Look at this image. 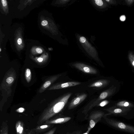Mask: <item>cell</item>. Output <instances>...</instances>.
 Segmentation results:
<instances>
[{
	"label": "cell",
	"mask_w": 134,
	"mask_h": 134,
	"mask_svg": "<svg viewBox=\"0 0 134 134\" xmlns=\"http://www.w3.org/2000/svg\"><path fill=\"white\" fill-rule=\"evenodd\" d=\"M48 24V22L46 20H43L42 21L41 23V25L42 26H46Z\"/></svg>",
	"instance_id": "83f0119b"
},
{
	"label": "cell",
	"mask_w": 134,
	"mask_h": 134,
	"mask_svg": "<svg viewBox=\"0 0 134 134\" xmlns=\"http://www.w3.org/2000/svg\"><path fill=\"white\" fill-rule=\"evenodd\" d=\"M105 115L104 113L100 110H96L92 112L89 117V126L86 132L88 133L96 124L101 120L102 118L104 117Z\"/></svg>",
	"instance_id": "8992f818"
},
{
	"label": "cell",
	"mask_w": 134,
	"mask_h": 134,
	"mask_svg": "<svg viewBox=\"0 0 134 134\" xmlns=\"http://www.w3.org/2000/svg\"><path fill=\"white\" fill-rule=\"evenodd\" d=\"M128 58L132 66L134 69V54L130 52L128 55Z\"/></svg>",
	"instance_id": "44dd1931"
},
{
	"label": "cell",
	"mask_w": 134,
	"mask_h": 134,
	"mask_svg": "<svg viewBox=\"0 0 134 134\" xmlns=\"http://www.w3.org/2000/svg\"><path fill=\"white\" fill-rule=\"evenodd\" d=\"M36 51L37 53L38 54H41L43 52L41 48H37Z\"/></svg>",
	"instance_id": "f1b7e54d"
},
{
	"label": "cell",
	"mask_w": 134,
	"mask_h": 134,
	"mask_svg": "<svg viewBox=\"0 0 134 134\" xmlns=\"http://www.w3.org/2000/svg\"><path fill=\"white\" fill-rule=\"evenodd\" d=\"M81 84L80 82L70 81L63 83L55 84L50 87L47 90H52L61 89L79 85Z\"/></svg>",
	"instance_id": "9c48e42d"
},
{
	"label": "cell",
	"mask_w": 134,
	"mask_h": 134,
	"mask_svg": "<svg viewBox=\"0 0 134 134\" xmlns=\"http://www.w3.org/2000/svg\"><path fill=\"white\" fill-rule=\"evenodd\" d=\"M105 1L109 5L115 4L116 3V1L114 0H105Z\"/></svg>",
	"instance_id": "603a6c76"
},
{
	"label": "cell",
	"mask_w": 134,
	"mask_h": 134,
	"mask_svg": "<svg viewBox=\"0 0 134 134\" xmlns=\"http://www.w3.org/2000/svg\"><path fill=\"white\" fill-rule=\"evenodd\" d=\"M17 134H24V126L23 122L20 120L17 121L15 125Z\"/></svg>",
	"instance_id": "e0dca14e"
},
{
	"label": "cell",
	"mask_w": 134,
	"mask_h": 134,
	"mask_svg": "<svg viewBox=\"0 0 134 134\" xmlns=\"http://www.w3.org/2000/svg\"><path fill=\"white\" fill-rule=\"evenodd\" d=\"M1 2L2 5L3 7L6 6L7 4V1L5 0H1Z\"/></svg>",
	"instance_id": "f546056e"
},
{
	"label": "cell",
	"mask_w": 134,
	"mask_h": 134,
	"mask_svg": "<svg viewBox=\"0 0 134 134\" xmlns=\"http://www.w3.org/2000/svg\"><path fill=\"white\" fill-rule=\"evenodd\" d=\"M25 76L27 82L29 83L31 79V73L30 70L29 68H27L25 71Z\"/></svg>",
	"instance_id": "d6986e66"
},
{
	"label": "cell",
	"mask_w": 134,
	"mask_h": 134,
	"mask_svg": "<svg viewBox=\"0 0 134 134\" xmlns=\"http://www.w3.org/2000/svg\"><path fill=\"white\" fill-rule=\"evenodd\" d=\"M109 102V101L107 100H103L100 102L97 106L103 107L107 105Z\"/></svg>",
	"instance_id": "7402d4cb"
},
{
	"label": "cell",
	"mask_w": 134,
	"mask_h": 134,
	"mask_svg": "<svg viewBox=\"0 0 134 134\" xmlns=\"http://www.w3.org/2000/svg\"><path fill=\"white\" fill-rule=\"evenodd\" d=\"M1 48H0V51L1 52Z\"/></svg>",
	"instance_id": "836d02e7"
},
{
	"label": "cell",
	"mask_w": 134,
	"mask_h": 134,
	"mask_svg": "<svg viewBox=\"0 0 134 134\" xmlns=\"http://www.w3.org/2000/svg\"><path fill=\"white\" fill-rule=\"evenodd\" d=\"M117 107L131 109L133 107V105L130 102L126 101H122L118 102L116 104Z\"/></svg>",
	"instance_id": "2e32d148"
},
{
	"label": "cell",
	"mask_w": 134,
	"mask_h": 134,
	"mask_svg": "<svg viewBox=\"0 0 134 134\" xmlns=\"http://www.w3.org/2000/svg\"><path fill=\"white\" fill-rule=\"evenodd\" d=\"M125 2L128 5H132L134 2V0H126L125 1Z\"/></svg>",
	"instance_id": "484cf974"
},
{
	"label": "cell",
	"mask_w": 134,
	"mask_h": 134,
	"mask_svg": "<svg viewBox=\"0 0 134 134\" xmlns=\"http://www.w3.org/2000/svg\"><path fill=\"white\" fill-rule=\"evenodd\" d=\"M16 77L15 72L10 71L7 73L3 79L1 85L2 88L5 89L8 94L11 93L12 91L10 87L14 81Z\"/></svg>",
	"instance_id": "5b68a950"
},
{
	"label": "cell",
	"mask_w": 134,
	"mask_h": 134,
	"mask_svg": "<svg viewBox=\"0 0 134 134\" xmlns=\"http://www.w3.org/2000/svg\"><path fill=\"white\" fill-rule=\"evenodd\" d=\"M76 42L79 48L85 54L98 63H100L98 52L96 48L90 42L88 38L80 34H75Z\"/></svg>",
	"instance_id": "7a4b0ae2"
},
{
	"label": "cell",
	"mask_w": 134,
	"mask_h": 134,
	"mask_svg": "<svg viewBox=\"0 0 134 134\" xmlns=\"http://www.w3.org/2000/svg\"><path fill=\"white\" fill-rule=\"evenodd\" d=\"M22 41L21 38H19L17 40V43L18 44H20L22 43Z\"/></svg>",
	"instance_id": "1f68e13d"
},
{
	"label": "cell",
	"mask_w": 134,
	"mask_h": 134,
	"mask_svg": "<svg viewBox=\"0 0 134 134\" xmlns=\"http://www.w3.org/2000/svg\"><path fill=\"white\" fill-rule=\"evenodd\" d=\"M62 76L61 74H58L49 77L42 85L38 90V92L41 93L44 92L53 83Z\"/></svg>",
	"instance_id": "8fae6325"
},
{
	"label": "cell",
	"mask_w": 134,
	"mask_h": 134,
	"mask_svg": "<svg viewBox=\"0 0 134 134\" xmlns=\"http://www.w3.org/2000/svg\"><path fill=\"white\" fill-rule=\"evenodd\" d=\"M88 133L87 132H86L85 133L83 134H88Z\"/></svg>",
	"instance_id": "d6a6232c"
},
{
	"label": "cell",
	"mask_w": 134,
	"mask_h": 134,
	"mask_svg": "<svg viewBox=\"0 0 134 134\" xmlns=\"http://www.w3.org/2000/svg\"><path fill=\"white\" fill-rule=\"evenodd\" d=\"M72 94L71 92L66 93L51 102L41 115L37 124L41 125L62 111Z\"/></svg>",
	"instance_id": "6da1fadb"
},
{
	"label": "cell",
	"mask_w": 134,
	"mask_h": 134,
	"mask_svg": "<svg viewBox=\"0 0 134 134\" xmlns=\"http://www.w3.org/2000/svg\"><path fill=\"white\" fill-rule=\"evenodd\" d=\"M110 81L106 79L97 80L90 84L89 87H91L102 88L104 87L110 83Z\"/></svg>",
	"instance_id": "5bb4252c"
},
{
	"label": "cell",
	"mask_w": 134,
	"mask_h": 134,
	"mask_svg": "<svg viewBox=\"0 0 134 134\" xmlns=\"http://www.w3.org/2000/svg\"><path fill=\"white\" fill-rule=\"evenodd\" d=\"M71 119L70 117L59 118L48 120L44 123L45 124H63L67 122Z\"/></svg>",
	"instance_id": "4fadbf2b"
},
{
	"label": "cell",
	"mask_w": 134,
	"mask_h": 134,
	"mask_svg": "<svg viewBox=\"0 0 134 134\" xmlns=\"http://www.w3.org/2000/svg\"><path fill=\"white\" fill-rule=\"evenodd\" d=\"M56 129L57 128L55 127L44 134H54Z\"/></svg>",
	"instance_id": "cb8c5ba5"
},
{
	"label": "cell",
	"mask_w": 134,
	"mask_h": 134,
	"mask_svg": "<svg viewBox=\"0 0 134 134\" xmlns=\"http://www.w3.org/2000/svg\"><path fill=\"white\" fill-rule=\"evenodd\" d=\"M0 134H8V126L6 121H3L1 127Z\"/></svg>",
	"instance_id": "ac0fdd59"
},
{
	"label": "cell",
	"mask_w": 134,
	"mask_h": 134,
	"mask_svg": "<svg viewBox=\"0 0 134 134\" xmlns=\"http://www.w3.org/2000/svg\"><path fill=\"white\" fill-rule=\"evenodd\" d=\"M131 109L112 107L104 109L108 112V115H122L130 110Z\"/></svg>",
	"instance_id": "7c38bea8"
},
{
	"label": "cell",
	"mask_w": 134,
	"mask_h": 134,
	"mask_svg": "<svg viewBox=\"0 0 134 134\" xmlns=\"http://www.w3.org/2000/svg\"><path fill=\"white\" fill-rule=\"evenodd\" d=\"M52 126L51 124H44L37 126L31 131L32 133H36L42 132L48 130Z\"/></svg>",
	"instance_id": "9a60e30c"
},
{
	"label": "cell",
	"mask_w": 134,
	"mask_h": 134,
	"mask_svg": "<svg viewBox=\"0 0 134 134\" xmlns=\"http://www.w3.org/2000/svg\"><path fill=\"white\" fill-rule=\"evenodd\" d=\"M72 65L73 67L85 73L95 74L98 72L96 69L83 63L75 62Z\"/></svg>",
	"instance_id": "52a82bcc"
},
{
	"label": "cell",
	"mask_w": 134,
	"mask_h": 134,
	"mask_svg": "<svg viewBox=\"0 0 134 134\" xmlns=\"http://www.w3.org/2000/svg\"><path fill=\"white\" fill-rule=\"evenodd\" d=\"M25 109L22 107L16 110V111L19 113H22L24 112Z\"/></svg>",
	"instance_id": "d4e9b609"
},
{
	"label": "cell",
	"mask_w": 134,
	"mask_h": 134,
	"mask_svg": "<svg viewBox=\"0 0 134 134\" xmlns=\"http://www.w3.org/2000/svg\"><path fill=\"white\" fill-rule=\"evenodd\" d=\"M90 3L97 10L103 12L108 9L109 5L105 0H89Z\"/></svg>",
	"instance_id": "ba28073f"
},
{
	"label": "cell",
	"mask_w": 134,
	"mask_h": 134,
	"mask_svg": "<svg viewBox=\"0 0 134 134\" xmlns=\"http://www.w3.org/2000/svg\"><path fill=\"white\" fill-rule=\"evenodd\" d=\"M105 115L104 117L109 125L118 129L134 134V127L116 120L107 118Z\"/></svg>",
	"instance_id": "277c9868"
},
{
	"label": "cell",
	"mask_w": 134,
	"mask_h": 134,
	"mask_svg": "<svg viewBox=\"0 0 134 134\" xmlns=\"http://www.w3.org/2000/svg\"><path fill=\"white\" fill-rule=\"evenodd\" d=\"M67 134H82V131L81 130H77L74 131L71 133Z\"/></svg>",
	"instance_id": "4316f807"
},
{
	"label": "cell",
	"mask_w": 134,
	"mask_h": 134,
	"mask_svg": "<svg viewBox=\"0 0 134 134\" xmlns=\"http://www.w3.org/2000/svg\"><path fill=\"white\" fill-rule=\"evenodd\" d=\"M87 96V94L84 93L77 95L71 101L69 105L68 109H71L77 107L85 99Z\"/></svg>",
	"instance_id": "30bf717a"
},
{
	"label": "cell",
	"mask_w": 134,
	"mask_h": 134,
	"mask_svg": "<svg viewBox=\"0 0 134 134\" xmlns=\"http://www.w3.org/2000/svg\"><path fill=\"white\" fill-rule=\"evenodd\" d=\"M115 87L112 86L108 89L103 92L97 98L92 99L83 108L82 113L87 116L88 112L93 107L97 105L104 99L112 95L115 91Z\"/></svg>",
	"instance_id": "3957f363"
},
{
	"label": "cell",
	"mask_w": 134,
	"mask_h": 134,
	"mask_svg": "<svg viewBox=\"0 0 134 134\" xmlns=\"http://www.w3.org/2000/svg\"><path fill=\"white\" fill-rule=\"evenodd\" d=\"M28 134H32L31 133H28Z\"/></svg>",
	"instance_id": "e575fe53"
},
{
	"label": "cell",
	"mask_w": 134,
	"mask_h": 134,
	"mask_svg": "<svg viewBox=\"0 0 134 134\" xmlns=\"http://www.w3.org/2000/svg\"><path fill=\"white\" fill-rule=\"evenodd\" d=\"M126 19V17L124 15H122L120 17V19L122 21H125Z\"/></svg>",
	"instance_id": "4dcf8cb0"
},
{
	"label": "cell",
	"mask_w": 134,
	"mask_h": 134,
	"mask_svg": "<svg viewBox=\"0 0 134 134\" xmlns=\"http://www.w3.org/2000/svg\"><path fill=\"white\" fill-rule=\"evenodd\" d=\"M34 60L37 63L40 64H42L46 62L47 58L46 56H42V57L36 58L34 59Z\"/></svg>",
	"instance_id": "ffe728a7"
}]
</instances>
